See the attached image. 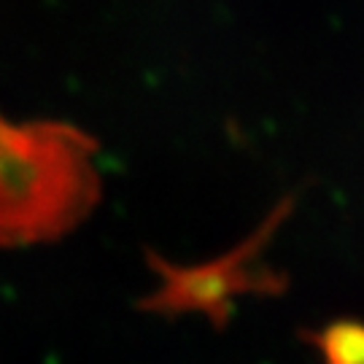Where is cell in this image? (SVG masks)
I'll list each match as a JSON object with an SVG mask.
<instances>
[{
  "label": "cell",
  "mask_w": 364,
  "mask_h": 364,
  "mask_svg": "<svg viewBox=\"0 0 364 364\" xmlns=\"http://www.w3.org/2000/svg\"><path fill=\"white\" fill-rule=\"evenodd\" d=\"M0 122H3V119H0Z\"/></svg>",
  "instance_id": "obj_4"
},
{
  "label": "cell",
  "mask_w": 364,
  "mask_h": 364,
  "mask_svg": "<svg viewBox=\"0 0 364 364\" xmlns=\"http://www.w3.org/2000/svg\"><path fill=\"white\" fill-rule=\"evenodd\" d=\"M281 216V213H278ZM275 216L259 235H254V240L237 248L232 254H227L224 259L203 264V267H186L176 270L168 262H156L154 267L162 273V289L151 299H146V311H203L208 313L213 321H224L230 316L235 294L243 291H270L273 289V273L264 270L259 264L257 248L267 237V230L273 227Z\"/></svg>",
  "instance_id": "obj_2"
},
{
  "label": "cell",
  "mask_w": 364,
  "mask_h": 364,
  "mask_svg": "<svg viewBox=\"0 0 364 364\" xmlns=\"http://www.w3.org/2000/svg\"><path fill=\"white\" fill-rule=\"evenodd\" d=\"M97 141L65 122H0V248L52 243L100 203Z\"/></svg>",
  "instance_id": "obj_1"
},
{
  "label": "cell",
  "mask_w": 364,
  "mask_h": 364,
  "mask_svg": "<svg viewBox=\"0 0 364 364\" xmlns=\"http://www.w3.org/2000/svg\"><path fill=\"white\" fill-rule=\"evenodd\" d=\"M316 343L326 364H364V326L332 324Z\"/></svg>",
  "instance_id": "obj_3"
}]
</instances>
